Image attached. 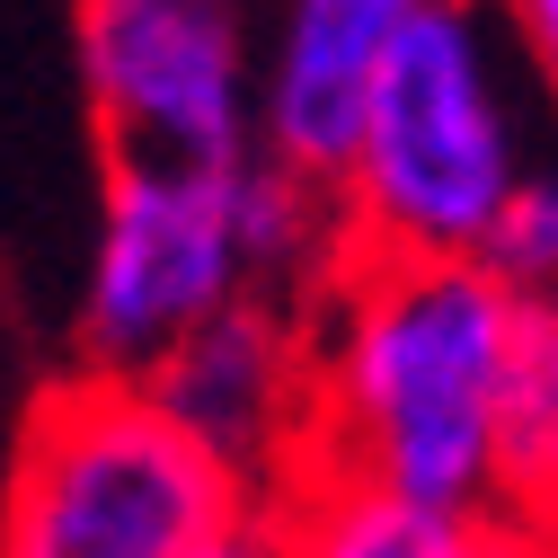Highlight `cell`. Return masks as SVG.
<instances>
[{
    "label": "cell",
    "mask_w": 558,
    "mask_h": 558,
    "mask_svg": "<svg viewBox=\"0 0 558 558\" xmlns=\"http://www.w3.org/2000/svg\"><path fill=\"white\" fill-rule=\"evenodd\" d=\"M302 311L311 470L426 514H506V399L532 319L506 275L478 257H345Z\"/></svg>",
    "instance_id": "1"
},
{
    "label": "cell",
    "mask_w": 558,
    "mask_h": 558,
    "mask_svg": "<svg viewBox=\"0 0 558 558\" xmlns=\"http://www.w3.org/2000/svg\"><path fill=\"white\" fill-rule=\"evenodd\" d=\"M355 257L337 195L248 160H116L81 266V364L151 381L178 345L257 293H319Z\"/></svg>",
    "instance_id": "2"
},
{
    "label": "cell",
    "mask_w": 558,
    "mask_h": 558,
    "mask_svg": "<svg viewBox=\"0 0 558 558\" xmlns=\"http://www.w3.org/2000/svg\"><path fill=\"white\" fill-rule=\"evenodd\" d=\"M532 169L523 62L487 0H435L390 45L328 195L355 257H478Z\"/></svg>",
    "instance_id": "3"
},
{
    "label": "cell",
    "mask_w": 558,
    "mask_h": 558,
    "mask_svg": "<svg viewBox=\"0 0 558 558\" xmlns=\"http://www.w3.org/2000/svg\"><path fill=\"white\" fill-rule=\"evenodd\" d=\"M275 497L204 452L151 381L81 373L27 408L0 487V558H204Z\"/></svg>",
    "instance_id": "4"
},
{
    "label": "cell",
    "mask_w": 558,
    "mask_h": 558,
    "mask_svg": "<svg viewBox=\"0 0 558 558\" xmlns=\"http://www.w3.org/2000/svg\"><path fill=\"white\" fill-rule=\"evenodd\" d=\"M81 89L116 160H248L257 27L240 0H81Z\"/></svg>",
    "instance_id": "5"
},
{
    "label": "cell",
    "mask_w": 558,
    "mask_h": 558,
    "mask_svg": "<svg viewBox=\"0 0 558 558\" xmlns=\"http://www.w3.org/2000/svg\"><path fill=\"white\" fill-rule=\"evenodd\" d=\"M178 426L248 470L257 487H293L311 470V311L284 293L231 302L151 373Z\"/></svg>",
    "instance_id": "6"
},
{
    "label": "cell",
    "mask_w": 558,
    "mask_h": 558,
    "mask_svg": "<svg viewBox=\"0 0 558 558\" xmlns=\"http://www.w3.org/2000/svg\"><path fill=\"white\" fill-rule=\"evenodd\" d=\"M435 0H275L257 27V151L311 186H337L390 45Z\"/></svg>",
    "instance_id": "7"
},
{
    "label": "cell",
    "mask_w": 558,
    "mask_h": 558,
    "mask_svg": "<svg viewBox=\"0 0 558 558\" xmlns=\"http://www.w3.org/2000/svg\"><path fill=\"white\" fill-rule=\"evenodd\" d=\"M284 558H558V549L514 514H426L311 470L284 487Z\"/></svg>",
    "instance_id": "8"
},
{
    "label": "cell",
    "mask_w": 558,
    "mask_h": 558,
    "mask_svg": "<svg viewBox=\"0 0 558 558\" xmlns=\"http://www.w3.org/2000/svg\"><path fill=\"white\" fill-rule=\"evenodd\" d=\"M497 506L558 541V302H532L514 399H506V487Z\"/></svg>",
    "instance_id": "9"
},
{
    "label": "cell",
    "mask_w": 558,
    "mask_h": 558,
    "mask_svg": "<svg viewBox=\"0 0 558 558\" xmlns=\"http://www.w3.org/2000/svg\"><path fill=\"white\" fill-rule=\"evenodd\" d=\"M478 266L506 275L523 302H558V169L549 160L506 195V214H497V231H487Z\"/></svg>",
    "instance_id": "10"
},
{
    "label": "cell",
    "mask_w": 558,
    "mask_h": 558,
    "mask_svg": "<svg viewBox=\"0 0 558 558\" xmlns=\"http://www.w3.org/2000/svg\"><path fill=\"white\" fill-rule=\"evenodd\" d=\"M487 19H497L506 53L523 62V81L541 89V107L558 116V0H487Z\"/></svg>",
    "instance_id": "11"
},
{
    "label": "cell",
    "mask_w": 558,
    "mask_h": 558,
    "mask_svg": "<svg viewBox=\"0 0 558 558\" xmlns=\"http://www.w3.org/2000/svg\"><path fill=\"white\" fill-rule=\"evenodd\" d=\"M204 558H284V497H275V506H266L257 523H240L231 541H214Z\"/></svg>",
    "instance_id": "12"
},
{
    "label": "cell",
    "mask_w": 558,
    "mask_h": 558,
    "mask_svg": "<svg viewBox=\"0 0 558 558\" xmlns=\"http://www.w3.org/2000/svg\"><path fill=\"white\" fill-rule=\"evenodd\" d=\"M549 549H558V541H549Z\"/></svg>",
    "instance_id": "13"
}]
</instances>
